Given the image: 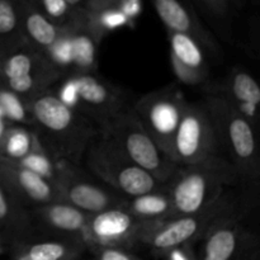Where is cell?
<instances>
[{
	"label": "cell",
	"mask_w": 260,
	"mask_h": 260,
	"mask_svg": "<svg viewBox=\"0 0 260 260\" xmlns=\"http://www.w3.org/2000/svg\"><path fill=\"white\" fill-rule=\"evenodd\" d=\"M17 244L30 260H81L88 251L83 241L70 239L35 238Z\"/></svg>",
	"instance_id": "cell-22"
},
{
	"label": "cell",
	"mask_w": 260,
	"mask_h": 260,
	"mask_svg": "<svg viewBox=\"0 0 260 260\" xmlns=\"http://www.w3.org/2000/svg\"><path fill=\"white\" fill-rule=\"evenodd\" d=\"M206 89L207 94L222 96L241 116L260 127V78L235 66L220 83H208Z\"/></svg>",
	"instance_id": "cell-17"
},
{
	"label": "cell",
	"mask_w": 260,
	"mask_h": 260,
	"mask_svg": "<svg viewBox=\"0 0 260 260\" xmlns=\"http://www.w3.org/2000/svg\"><path fill=\"white\" fill-rule=\"evenodd\" d=\"M104 9H118L135 24L141 15V0H86L83 10L86 13H95Z\"/></svg>",
	"instance_id": "cell-29"
},
{
	"label": "cell",
	"mask_w": 260,
	"mask_h": 260,
	"mask_svg": "<svg viewBox=\"0 0 260 260\" xmlns=\"http://www.w3.org/2000/svg\"><path fill=\"white\" fill-rule=\"evenodd\" d=\"M32 129L46 151L56 160L79 165L89 145L101 134L98 127L66 107L50 90L30 103Z\"/></svg>",
	"instance_id": "cell-1"
},
{
	"label": "cell",
	"mask_w": 260,
	"mask_h": 260,
	"mask_svg": "<svg viewBox=\"0 0 260 260\" xmlns=\"http://www.w3.org/2000/svg\"><path fill=\"white\" fill-rule=\"evenodd\" d=\"M258 212V187H249L243 205L220 218L200 241L198 260H260V229L253 221Z\"/></svg>",
	"instance_id": "cell-4"
},
{
	"label": "cell",
	"mask_w": 260,
	"mask_h": 260,
	"mask_svg": "<svg viewBox=\"0 0 260 260\" xmlns=\"http://www.w3.org/2000/svg\"><path fill=\"white\" fill-rule=\"evenodd\" d=\"M248 2L249 0H230L231 5L235 8H239V9H240V8H243Z\"/></svg>",
	"instance_id": "cell-38"
},
{
	"label": "cell",
	"mask_w": 260,
	"mask_h": 260,
	"mask_svg": "<svg viewBox=\"0 0 260 260\" xmlns=\"http://www.w3.org/2000/svg\"><path fill=\"white\" fill-rule=\"evenodd\" d=\"M40 144L32 127L9 124L0 142V157L20 161Z\"/></svg>",
	"instance_id": "cell-25"
},
{
	"label": "cell",
	"mask_w": 260,
	"mask_h": 260,
	"mask_svg": "<svg viewBox=\"0 0 260 260\" xmlns=\"http://www.w3.org/2000/svg\"><path fill=\"white\" fill-rule=\"evenodd\" d=\"M196 2L216 23L222 27H228L231 19V8H233L230 0H196Z\"/></svg>",
	"instance_id": "cell-30"
},
{
	"label": "cell",
	"mask_w": 260,
	"mask_h": 260,
	"mask_svg": "<svg viewBox=\"0 0 260 260\" xmlns=\"http://www.w3.org/2000/svg\"><path fill=\"white\" fill-rule=\"evenodd\" d=\"M253 3H255V4H260V0H251Z\"/></svg>",
	"instance_id": "cell-41"
},
{
	"label": "cell",
	"mask_w": 260,
	"mask_h": 260,
	"mask_svg": "<svg viewBox=\"0 0 260 260\" xmlns=\"http://www.w3.org/2000/svg\"><path fill=\"white\" fill-rule=\"evenodd\" d=\"M83 161L89 172L107 187L126 197L154 192L167 185L137 167L111 137L102 132L89 145Z\"/></svg>",
	"instance_id": "cell-7"
},
{
	"label": "cell",
	"mask_w": 260,
	"mask_h": 260,
	"mask_svg": "<svg viewBox=\"0 0 260 260\" xmlns=\"http://www.w3.org/2000/svg\"><path fill=\"white\" fill-rule=\"evenodd\" d=\"M0 182L23 206L32 210L61 200L56 185L18 162L0 157Z\"/></svg>",
	"instance_id": "cell-15"
},
{
	"label": "cell",
	"mask_w": 260,
	"mask_h": 260,
	"mask_svg": "<svg viewBox=\"0 0 260 260\" xmlns=\"http://www.w3.org/2000/svg\"><path fill=\"white\" fill-rule=\"evenodd\" d=\"M55 185L63 202L70 203L88 215L123 207L127 201L126 196L91 179L79 165L63 160H57Z\"/></svg>",
	"instance_id": "cell-13"
},
{
	"label": "cell",
	"mask_w": 260,
	"mask_h": 260,
	"mask_svg": "<svg viewBox=\"0 0 260 260\" xmlns=\"http://www.w3.org/2000/svg\"><path fill=\"white\" fill-rule=\"evenodd\" d=\"M4 250H5V246L3 245V244H0V253H3Z\"/></svg>",
	"instance_id": "cell-40"
},
{
	"label": "cell",
	"mask_w": 260,
	"mask_h": 260,
	"mask_svg": "<svg viewBox=\"0 0 260 260\" xmlns=\"http://www.w3.org/2000/svg\"><path fill=\"white\" fill-rule=\"evenodd\" d=\"M73 50V74H96L98 70V51L102 40L95 35L83 18L69 25Z\"/></svg>",
	"instance_id": "cell-20"
},
{
	"label": "cell",
	"mask_w": 260,
	"mask_h": 260,
	"mask_svg": "<svg viewBox=\"0 0 260 260\" xmlns=\"http://www.w3.org/2000/svg\"><path fill=\"white\" fill-rule=\"evenodd\" d=\"M101 132L111 137L137 167L162 184H168L177 174L180 165L162 151L151 135L144 128L132 107L117 116Z\"/></svg>",
	"instance_id": "cell-8"
},
{
	"label": "cell",
	"mask_w": 260,
	"mask_h": 260,
	"mask_svg": "<svg viewBox=\"0 0 260 260\" xmlns=\"http://www.w3.org/2000/svg\"><path fill=\"white\" fill-rule=\"evenodd\" d=\"M62 76L45 53L29 45L0 56V88L32 103L50 90Z\"/></svg>",
	"instance_id": "cell-9"
},
{
	"label": "cell",
	"mask_w": 260,
	"mask_h": 260,
	"mask_svg": "<svg viewBox=\"0 0 260 260\" xmlns=\"http://www.w3.org/2000/svg\"><path fill=\"white\" fill-rule=\"evenodd\" d=\"M194 245H180L170 249L161 256L164 260H198L197 253L194 251Z\"/></svg>",
	"instance_id": "cell-33"
},
{
	"label": "cell",
	"mask_w": 260,
	"mask_h": 260,
	"mask_svg": "<svg viewBox=\"0 0 260 260\" xmlns=\"http://www.w3.org/2000/svg\"><path fill=\"white\" fill-rule=\"evenodd\" d=\"M25 45L15 0H0V56Z\"/></svg>",
	"instance_id": "cell-24"
},
{
	"label": "cell",
	"mask_w": 260,
	"mask_h": 260,
	"mask_svg": "<svg viewBox=\"0 0 260 260\" xmlns=\"http://www.w3.org/2000/svg\"><path fill=\"white\" fill-rule=\"evenodd\" d=\"M202 103L212 119L221 155L235 168L243 187H258L260 127L241 116L222 96L207 94Z\"/></svg>",
	"instance_id": "cell-2"
},
{
	"label": "cell",
	"mask_w": 260,
	"mask_h": 260,
	"mask_svg": "<svg viewBox=\"0 0 260 260\" xmlns=\"http://www.w3.org/2000/svg\"><path fill=\"white\" fill-rule=\"evenodd\" d=\"M15 4L27 43L45 52L60 37L62 28L48 20L29 0H15Z\"/></svg>",
	"instance_id": "cell-19"
},
{
	"label": "cell",
	"mask_w": 260,
	"mask_h": 260,
	"mask_svg": "<svg viewBox=\"0 0 260 260\" xmlns=\"http://www.w3.org/2000/svg\"><path fill=\"white\" fill-rule=\"evenodd\" d=\"M9 122L7 121L5 118H3V117H0V142H2L3 140V136H4L5 131H7V128L9 127Z\"/></svg>",
	"instance_id": "cell-36"
},
{
	"label": "cell",
	"mask_w": 260,
	"mask_h": 260,
	"mask_svg": "<svg viewBox=\"0 0 260 260\" xmlns=\"http://www.w3.org/2000/svg\"><path fill=\"white\" fill-rule=\"evenodd\" d=\"M58 101L102 131L132 107L128 94L98 74H71L50 89Z\"/></svg>",
	"instance_id": "cell-5"
},
{
	"label": "cell",
	"mask_w": 260,
	"mask_h": 260,
	"mask_svg": "<svg viewBox=\"0 0 260 260\" xmlns=\"http://www.w3.org/2000/svg\"><path fill=\"white\" fill-rule=\"evenodd\" d=\"M0 107L10 124H23L32 127L33 114L30 103L22 96L0 88Z\"/></svg>",
	"instance_id": "cell-27"
},
{
	"label": "cell",
	"mask_w": 260,
	"mask_h": 260,
	"mask_svg": "<svg viewBox=\"0 0 260 260\" xmlns=\"http://www.w3.org/2000/svg\"><path fill=\"white\" fill-rule=\"evenodd\" d=\"M170 66L174 73L175 78L179 83L184 84L187 86H201V85H207L210 83L208 78L210 76L202 75V74L197 73V71L192 70V69L187 68L179 61L175 60L174 57H170Z\"/></svg>",
	"instance_id": "cell-31"
},
{
	"label": "cell",
	"mask_w": 260,
	"mask_h": 260,
	"mask_svg": "<svg viewBox=\"0 0 260 260\" xmlns=\"http://www.w3.org/2000/svg\"><path fill=\"white\" fill-rule=\"evenodd\" d=\"M258 201H259V208H260V185L258 187Z\"/></svg>",
	"instance_id": "cell-39"
},
{
	"label": "cell",
	"mask_w": 260,
	"mask_h": 260,
	"mask_svg": "<svg viewBox=\"0 0 260 260\" xmlns=\"http://www.w3.org/2000/svg\"><path fill=\"white\" fill-rule=\"evenodd\" d=\"M248 192L249 187L230 188L203 210L164 221L145 236L141 248H146L155 256L161 258L173 248L200 243L220 218L243 205Z\"/></svg>",
	"instance_id": "cell-6"
},
{
	"label": "cell",
	"mask_w": 260,
	"mask_h": 260,
	"mask_svg": "<svg viewBox=\"0 0 260 260\" xmlns=\"http://www.w3.org/2000/svg\"><path fill=\"white\" fill-rule=\"evenodd\" d=\"M35 238L32 217L0 182V243L8 249Z\"/></svg>",
	"instance_id": "cell-18"
},
{
	"label": "cell",
	"mask_w": 260,
	"mask_h": 260,
	"mask_svg": "<svg viewBox=\"0 0 260 260\" xmlns=\"http://www.w3.org/2000/svg\"><path fill=\"white\" fill-rule=\"evenodd\" d=\"M160 223L139 220L124 207L102 211L89 216L85 231L86 249L98 246L132 251L141 248L145 236Z\"/></svg>",
	"instance_id": "cell-11"
},
{
	"label": "cell",
	"mask_w": 260,
	"mask_h": 260,
	"mask_svg": "<svg viewBox=\"0 0 260 260\" xmlns=\"http://www.w3.org/2000/svg\"><path fill=\"white\" fill-rule=\"evenodd\" d=\"M63 2H66L69 5H71L73 8H76V9H83L86 0H63Z\"/></svg>",
	"instance_id": "cell-37"
},
{
	"label": "cell",
	"mask_w": 260,
	"mask_h": 260,
	"mask_svg": "<svg viewBox=\"0 0 260 260\" xmlns=\"http://www.w3.org/2000/svg\"><path fill=\"white\" fill-rule=\"evenodd\" d=\"M215 155L221 151L207 108L202 102H188L170 156L178 165H190Z\"/></svg>",
	"instance_id": "cell-12"
},
{
	"label": "cell",
	"mask_w": 260,
	"mask_h": 260,
	"mask_svg": "<svg viewBox=\"0 0 260 260\" xmlns=\"http://www.w3.org/2000/svg\"><path fill=\"white\" fill-rule=\"evenodd\" d=\"M48 20L60 28L69 27L83 18L84 10L76 9L63 0H29Z\"/></svg>",
	"instance_id": "cell-26"
},
{
	"label": "cell",
	"mask_w": 260,
	"mask_h": 260,
	"mask_svg": "<svg viewBox=\"0 0 260 260\" xmlns=\"http://www.w3.org/2000/svg\"><path fill=\"white\" fill-rule=\"evenodd\" d=\"M88 251L98 260H142L132 251L119 248H90Z\"/></svg>",
	"instance_id": "cell-32"
},
{
	"label": "cell",
	"mask_w": 260,
	"mask_h": 260,
	"mask_svg": "<svg viewBox=\"0 0 260 260\" xmlns=\"http://www.w3.org/2000/svg\"><path fill=\"white\" fill-rule=\"evenodd\" d=\"M123 207L136 218L149 222H164L177 217L168 184L154 192L127 197Z\"/></svg>",
	"instance_id": "cell-21"
},
{
	"label": "cell",
	"mask_w": 260,
	"mask_h": 260,
	"mask_svg": "<svg viewBox=\"0 0 260 260\" xmlns=\"http://www.w3.org/2000/svg\"><path fill=\"white\" fill-rule=\"evenodd\" d=\"M250 48L260 62V18H255L250 25Z\"/></svg>",
	"instance_id": "cell-34"
},
{
	"label": "cell",
	"mask_w": 260,
	"mask_h": 260,
	"mask_svg": "<svg viewBox=\"0 0 260 260\" xmlns=\"http://www.w3.org/2000/svg\"><path fill=\"white\" fill-rule=\"evenodd\" d=\"M187 103L182 91L172 85L145 94L132 104L144 128L169 156Z\"/></svg>",
	"instance_id": "cell-10"
},
{
	"label": "cell",
	"mask_w": 260,
	"mask_h": 260,
	"mask_svg": "<svg viewBox=\"0 0 260 260\" xmlns=\"http://www.w3.org/2000/svg\"><path fill=\"white\" fill-rule=\"evenodd\" d=\"M243 187L235 168L215 155L190 165H180L168 183L177 217L203 210L230 188Z\"/></svg>",
	"instance_id": "cell-3"
},
{
	"label": "cell",
	"mask_w": 260,
	"mask_h": 260,
	"mask_svg": "<svg viewBox=\"0 0 260 260\" xmlns=\"http://www.w3.org/2000/svg\"><path fill=\"white\" fill-rule=\"evenodd\" d=\"M8 251L10 254V260H30L19 244H14V245L9 246Z\"/></svg>",
	"instance_id": "cell-35"
},
{
	"label": "cell",
	"mask_w": 260,
	"mask_h": 260,
	"mask_svg": "<svg viewBox=\"0 0 260 260\" xmlns=\"http://www.w3.org/2000/svg\"><path fill=\"white\" fill-rule=\"evenodd\" d=\"M89 260H98L96 258H93V259H89Z\"/></svg>",
	"instance_id": "cell-42"
},
{
	"label": "cell",
	"mask_w": 260,
	"mask_h": 260,
	"mask_svg": "<svg viewBox=\"0 0 260 260\" xmlns=\"http://www.w3.org/2000/svg\"><path fill=\"white\" fill-rule=\"evenodd\" d=\"M168 38H169L170 57H174L180 63L202 75L210 76L206 50L196 38L184 33L170 32V30H168Z\"/></svg>",
	"instance_id": "cell-23"
},
{
	"label": "cell",
	"mask_w": 260,
	"mask_h": 260,
	"mask_svg": "<svg viewBox=\"0 0 260 260\" xmlns=\"http://www.w3.org/2000/svg\"><path fill=\"white\" fill-rule=\"evenodd\" d=\"M0 244H2V243H0Z\"/></svg>",
	"instance_id": "cell-43"
},
{
	"label": "cell",
	"mask_w": 260,
	"mask_h": 260,
	"mask_svg": "<svg viewBox=\"0 0 260 260\" xmlns=\"http://www.w3.org/2000/svg\"><path fill=\"white\" fill-rule=\"evenodd\" d=\"M157 17L170 32L192 36L211 55H221V46L205 27L192 0H150Z\"/></svg>",
	"instance_id": "cell-16"
},
{
	"label": "cell",
	"mask_w": 260,
	"mask_h": 260,
	"mask_svg": "<svg viewBox=\"0 0 260 260\" xmlns=\"http://www.w3.org/2000/svg\"><path fill=\"white\" fill-rule=\"evenodd\" d=\"M29 212L35 238L70 239L85 244V231L90 215L70 203L57 201L32 208Z\"/></svg>",
	"instance_id": "cell-14"
},
{
	"label": "cell",
	"mask_w": 260,
	"mask_h": 260,
	"mask_svg": "<svg viewBox=\"0 0 260 260\" xmlns=\"http://www.w3.org/2000/svg\"><path fill=\"white\" fill-rule=\"evenodd\" d=\"M15 162H18L22 167L27 168L28 170L36 173L37 175L50 180L55 184V180L57 178V160L46 151L45 147L41 145V142L27 156L23 157L20 161Z\"/></svg>",
	"instance_id": "cell-28"
}]
</instances>
